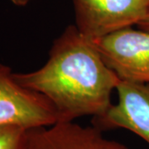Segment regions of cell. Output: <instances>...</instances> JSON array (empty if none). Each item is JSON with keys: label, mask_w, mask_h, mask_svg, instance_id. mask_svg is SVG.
Listing matches in <instances>:
<instances>
[{"label": "cell", "mask_w": 149, "mask_h": 149, "mask_svg": "<svg viewBox=\"0 0 149 149\" xmlns=\"http://www.w3.org/2000/svg\"><path fill=\"white\" fill-rule=\"evenodd\" d=\"M14 78L47 98L58 122L104 115L113 104L112 92L121 80L105 64L95 42L75 25L66 27L54 41L43 66L32 72L14 73Z\"/></svg>", "instance_id": "1"}, {"label": "cell", "mask_w": 149, "mask_h": 149, "mask_svg": "<svg viewBox=\"0 0 149 149\" xmlns=\"http://www.w3.org/2000/svg\"><path fill=\"white\" fill-rule=\"evenodd\" d=\"M56 123L57 113L47 98L22 85L8 66L0 64V126L30 129Z\"/></svg>", "instance_id": "2"}, {"label": "cell", "mask_w": 149, "mask_h": 149, "mask_svg": "<svg viewBox=\"0 0 149 149\" xmlns=\"http://www.w3.org/2000/svg\"><path fill=\"white\" fill-rule=\"evenodd\" d=\"M75 27L95 41L138 25L149 12V0H72Z\"/></svg>", "instance_id": "3"}, {"label": "cell", "mask_w": 149, "mask_h": 149, "mask_svg": "<svg viewBox=\"0 0 149 149\" xmlns=\"http://www.w3.org/2000/svg\"><path fill=\"white\" fill-rule=\"evenodd\" d=\"M94 42L120 80L149 85V32L128 27Z\"/></svg>", "instance_id": "4"}, {"label": "cell", "mask_w": 149, "mask_h": 149, "mask_svg": "<svg viewBox=\"0 0 149 149\" xmlns=\"http://www.w3.org/2000/svg\"><path fill=\"white\" fill-rule=\"evenodd\" d=\"M116 91L118 102L94 118L93 126L102 131L124 128L149 144V85L120 80Z\"/></svg>", "instance_id": "5"}, {"label": "cell", "mask_w": 149, "mask_h": 149, "mask_svg": "<svg viewBox=\"0 0 149 149\" xmlns=\"http://www.w3.org/2000/svg\"><path fill=\"white\" fill-rule=\"evenodd\" d=\"M24 149H130L105 138L95 126L58 122L52 126L27 129Z\"/></svg>", "instance_id": "6"}, {"label": "cell", "mask_w": 149, "mask_h": 149, "mask_svg": "<svg viewBox=\"0 0 149 149\" xmlns=\"http://www.w3.org/2000/svg\"><path fill=\"white\" fill-rule=\"evenodd\" d=\"M27 129L17 125L0 126V149H24Z\"/></svg>", "instance_id": "7"}, {"label": "cell", "mask_w": 149, "mask_h": 149, "mask_svg": "<svg viewBox=\"0 0 149 149\" xmlns=\"http://www.w3.org/2000/svg\"><path fill=\"white\" fill-rule=\"evenodd\" d=\"M138 27L141 30H143V31H146V32H149V12L143 19L138 24Z\"/></svg>", "instance_id": "8"}, {"label": "cell", "mask_w": 149, "mask_h": 149, "mask_svg": "<svg viewBox=\"0 0 149 149\" xmlns=\"http://www.w3.org/2000/svg\"><path fill=\"white\" fill-rule=\"evenodd\" d=\"M10 1L15 5L19 6V7H23V6L27 5L31 0H10Z\"/></svg>", "instance_id": "9"}]
</instances>
